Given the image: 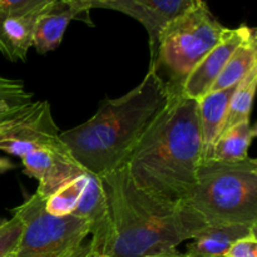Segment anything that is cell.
Segmentation results:
<instances>
[{
  "instance_id": "obj_1",
  "label": "cell",
  "mask_w": 257,
  "mask_h": 257,
  "mask_svg": "<svg viewBox=\"0 0 257 257\" xmlns=\"http://www.w3.org/2000/svg\"><path fill=\"white\" fill-rule=\"evenodd\" d=\"M201 162L198 102L180 93L168 95L124 166L143 192L170 205H186Z\"/></svg>"
},
{
  "instance_id": "obj_2",
  "label": "cell",
  "mask_w": 257,
  "mask_h": 257,
  "mask_svg": "<svg viewBox=\"0 0 257 257\" xmlns=\"http://www.w3.org/2000/svg\"><path fill=\"white\" fill-rule=\"evenodd\" d=\"M113 218L104 257H150L175 250L207 227L190 205H170L137 187L125 166L100 176Z\"/></svg>"
},
{
  "instance_id": "obj_3",
  "label": "cell",
  "mask_w": 257,
  "mask_h": 257,
  "mask_svg": "<svg viewBox=\"0 0 257 257\" xmlns=\"http://www.w3.org/2000/svg\"><path fill=\"white\" fill-rule=\"evenodd\" d=\"M167 99L165 84L148 68L137 87L119 98L103 100L87 122L60 132V140L85 172L104 176L124 166Z\"/></svg>"
},
{
  "instance_id": "obj_4",
  "label": "cell",
  "mask_w": 257,
  "mask_h": 257,
  "mask_svg": "<svg viewBox=\"0 0 257 257\" xmlns=\"http://www.w3.org/2000/svg\"><path fill=\"white\" fill-rule=\"evenodd\" d=\"M207 225L257 226V160L241 162L202 161L188 201Z\"/></svg>"
},
{
  "instance_id": "obj_5",
  "label": "cell",
  "mask_w": 257,
  "mask_h": 257,
  "mask_svg": "<svg viewBox=\"0 0 257 257\" xmlns=\"http://www.w3.org/2000/svg\"><path fill=\"white\" fill-rule=\"evenodd\" d=\"M225 30L203 0H196L190 9L166 25L150 68L162 80L168 95L182 93L186 78L220 42Z\"/></svg>"
},
{
  "instance_id": "obj_6",
  "label": "cell",
  "mask_w": 257,
  "mask_h": 257,
  "mask_svg": "<svg viewBox=\"0 0 257 257\" xmlns=\"http://www.w3.org/2000/svg\"><path fill=\"white\" fill-rule=\"evenodd\" d=\"M13 213L24 225L17 257H69L89 236V226L84 220L73 215H50L45 211V200L37 193Z\"/></svg>"
},
{
  "instance_id": "obj_7",
  "label": "cell",
  "mask_w": 257,
  "mask_h": 257,
  "mask_svg": "<svg viewBox=\"0 0 257 257\" xmlns=\"http://www.w3.org/2000/svg\"><path fill=\"white\" fill-rule=\"evenodd\" d=\"M64 146L47 100L25 105L0 130V151L23 157Z\"/></svg>"
},
{
  "instance_id": "obj_8",
  "label": "cell",
  "mask_w": 257,
  "mask_h": 257,
  "mask_svg": "<svg viewBox=\"0 0 257 257\" xmlns=\"http://www.w3.org/2000/svg\"><path fill=\"white\" fill-rule=\"evenodd\" d=\"M252 29L253 28L246 24L240 25L235 29L226 28L220 42L206 54V57L186 78L182 87V94L197 102L208 94L213 83L226 67L236 48L252 32Z\"/></svg>"
},
{
  "instance_id": "obj_9",
  "label": "cell",
  "mask_w": 257,
  "mask_h": 257,
  "mask_svg": "<svg viewBox=\"0 0 257 257\" xmlns=\"http://www.w3.org/2000/svg\"><path fill=\"white\" fill-rule=\"evenodd\" d=\"M196 0H114L94 8L124 13L143 25L148 34L151 58L155 55L158 38L173 19L190 9Z\"/></svg>"
},
{
  "instance_id": "obj_10",
  "label": "cell",
  "mask_w": 257,
  "mask_h": 257,
  "mask_svg": "<svg viewBox=\"0 0 257 257\" xmlns=\"http://www.w3.org/2000/svg\"><path fill=\"white\" fill-rule=\"evenodd\" d=\"M89 226V241L97 252L104 256L113 238V218L104 186L99 176L90 175L77 207L72 213Z\"/></svg>"
},
{
  "instance_id": "obj_11",
  "label": "cell",
  "mask_w": 257,
  "mask_h": 257,
  "mask_svg": "<svg viewBox=\"0 0 257 257\" xmlns=\"http://www.w3.org/2000/svg\"><path fill=\"white\" fill-rule=\"evenodd\" d=\"M87 3L80 0H53L37 18L33 32V47L45 54L60 45L68 24L89 12Z\"/></svg>"
},
{
  "instance_id": "obj_12",
  "label": "cell",
  "mask_w": 257,
  "mask_h": 257,
  "mask_svg": "<svg viewBox=\"0 0 257 257\" xmlns=\"http://www.w3.org/2000/svg\"><path fill=\"white\" fill-rule=\"evenodd\" d=\"M43 9L30 13L0 10V52L5 58L12 62L27 60L28 52L33 47L35 22Z\"/></svg>"
},
{
  "instance_id": "obj_13",
  "label": "cell",
  "mask_w": 257,
  "mask_h": 257,
  "mask_svg": "<svg viewBox=\"0 0 257 257\" xmlns=\"http://www.w3.org/2000/svg\"><path fill=\"white\" fill-rule=\"evenodd\" d=\"M236 89L211 92L198 100V119H200L201 138H202V161L212 158L213 147L222 133L227 118L228 104Z\"/></svg>"
},
{
  "instance_id": "obj_14",
  "label": "cell",
  "mask_w": 257,
  "mask_h": 257,
  "mask_svg": "<svg viewBox=\"0 0 257 257\" xmlns=\"http://www.w3.org/2000/svg\"><path fill=\"white\" fill-rule=\"evenodd\" d=\"M257 226L246 223L208 225L187 246V257H223L240 238L256 233Z\"/></svg>"
},
{
  "instance_id": "obj_15",
  "label": "cell",
  "mask_w": 257,
  "mask_h": 257,
  "mask_svg": "<svg viewBox=\"0 0 257 257\" xmlns=\"http://www.w3.org/2000/svg\"><path fill=\"white\" fill-rule=\"evenodd\" d=\"M257 65V37L256 29L243 39V42L236 48L233 54L228 59L227 64L223 68L221 74L213 83L211 92L227 89V88L237 85L250 70Z\"/></svg>"
},
{
  "instance_id": "obj_16",
  "label": "cell",
  "mask_w": 257,
  "mask_h": 257,
  "mask_svg": "<svg viewBox=\"0 0 257 257\" xmlns=\"http://www.w3.org/2000/svg\"><path fill=\"white\" fill-rule=\"evenodd\" d=\"M256 135V125L251 124L250 120L233 125L232 128L221 133L213 147L212 158L221 162L245 161L248 158V150Z\"/></svg>"
},
{
  "instance_id": "obj_17",
  "label": "cell",
  "mask_w": 257,
  "mask_h": 257,
  "mask_svg": "<svg viewBox=\"0 0 257 257\" xmlns=\"http://www.w3.org/2000/svg\"><path fill=\"white\" fill-rule=\"evenodd\" d=\"M257 87V65L250 70L247 75L236 85V89L228 104L227 118L222 132L230 130L233 125L250 120L252 110L253 98Z\"/></svg>"
},
{
  "instance_id": "obj_18",
  "label": "cell",
  "mask_w": 257,
  "mask_h": 257,
  "mask_svg": "<svg viewBox=\"0 0 257 257\" xmlns=\"http://www.w3.org/2000/svg\"><path fill=\"white\" fill-rule=\"evenodd\" d=\"M89 173L75 177L58 188L53 195L45 200V211L57 217L72 215L79 202L85 185L88 182Z\"/></svg>"
},
{
  "instance_id": "obj_19",
  "label": "cell",
  "mask_w": 257,
  "mask_h": 257,
  "mask_svg": "<svg viewBox=\"0 0 257 257\" xmlns=\"http://www.w3.org/2000/svg\"><path fill=\"white\" fill-rule=\"evenodd\" d=\"M33 94L22 80L0 77V130L25 105L32 103Z\"/></svg>"
},
{
  "instance_id": "obj_20",
  "label": "cell",
  "mask_w": 257,
  "mask_h": 257,
  "mask_svg": "<svg viewBox=\"0 0 257 257\" xmlns=\"http://www.w3.org/2000/svg\"><path fill=\"white\" fill-rule=\"evenodd\" d=\"M23 221L13 213L10 220L0 223V257H8L15 253L23 235Z\"/></svg>"
},
{
  "instance_id": "obj_21",
  "label": "cell",
  "mask_w": 257,
  "mask_h": 257,
  "mask_svg": "<svg viewBox=\"0 0 257 257\" xmlns=\"http://www.w3.org/2000/svg\"><path fill=\"white\" fill-rule=\"evenodd\" d=\"M53 0H0V10L10 13H30L43 9Z\"/></svg>"
},
{
  "instance_id": "obj_22",
  "label": "cell",
  "mask_w": 257,
  "mask_h": 257,
  "mask_svg": "<svg viewBox=\"0 0 257 257\" xmlns=\"http://www.w3.org/2000/svg\"><path fill=\"white\" fill-rule=\"evenodd\" d=\"M223 257H257V236L256 233L236 241Z\"/></svg>"
},
{
  "instance_id": "obj_23",
  "label": "cell",
  "mask_w": 257,
  "mask_h": 257,
  "mask_svg": "<svg viewBox=\"0 0 257 257\" xmlns=\"http://www.w3.org/2000/svg\"><path fill=\"white\" fill-rule=\"evenodd\" d=\"M69 257H104L100 255L99 252L93 248V246L90 245V242L88 243H82L79 247L75 248L72 253H70Z\"/></svg>"
},
{
  "instance_id": "obj_24",
  "label": "cell",
  "mask_w": 257,
  "mask_h": 257,
  "mask_svg": "<svg viewBox=\"0 0 257 257\" xmlns=\"http://www.w3.org/2000/svg\"><path fill=\"white\" fill-rule=\"evenodd\" d=\"M150 257H187V255H186V253L178 252L177 248H175V250L166 251V252L158 253V255H153V256H150Z\"/></svg>"
},
{
  "instance_id": "obj_25",
  "label": "cell",
  "mask_w": 257,
  "mask_h": 257,
  "mask_svg": "<svg viewBox=\"0 0 257 257\" xmlns=\"http://www.w3.org/2000/svg\"><path fill=\"white\" fill-rule=\"evenodd\" d=\"M83 3H87L89 9H93L95 5H99V4H105V3H110V2H114V0H80Z\"/></svg>"
},
{
  "instance_id": "obj_26",
  "label": "cell",
  "mask_w": 257,
  "mask_h": 257,
  "mask_svg": "<svg viewBox=\"0 0 257 257\" xmlns=\"http://www.w3.org/2000/svg\"><path fill=\"white\" fill-rule=\"evenodd\" d=\"M8 257H17V256H15V253H13V255H10V256H8Z\"/></svg>"
}]
</instances>
